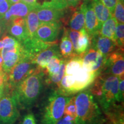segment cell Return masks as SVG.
Wrapping results in <instances>:
<instances>
[{
  "instance_id": "cell-25",
  "label": "cell",
  "mask_w": 124,
  "mask_h": 124,
  "mask_svg": "<svg viewBox=\"0 0 124 124\" xmlns=\"http://www.w3.org/2000/svg\"><path fill=\"white\" fill-rule=\"evenodd\" d=\"M65 60L62 56H55L49 60L42 72L47 77L55 75L59 71L63 62Z\"/></svg>"
},
{
  "instance_id": "cell-2",
  "label": "cell",
  "mask_w": 124,
  "mask_h": 124,
  "mask_svg": "<svg viewBox=\"0 0 124 124\" xmlns=\"http://www.w3.org/2000/svg\"><path fill=\"white\" fill-rule=\"evenodd\" d=\"M118 83V77L110 74H100L91 84L89 91L97 98L104 111L117 105Z\"/></svg>"
},
{
  "instance_id": "cell-19",
  "label": "cell",
  "mask_w": 124,
  "mask_h": 124,
  "mask_svg": "<svg viewBox=\"0 0 124 124\" xmlns=\"http://www.w3.org/2000/svg\"><path fill=\"white\" fill-rule=\"evenodd\" d=\"M91 44V36L86 32L85 28L81 29L79 31V36L78 39L75 53L82 58L83 54L89 49Z\"/></svg>"
},
{
  "instance_id": "cell-24",
  "label": "cell",
  "mask_w": 124,
  "mask_h": 124,
  "mask_svg": "<svg viewBox=\"0 0 124 124\" xmlns=\"http://www.w3.org/2000/svg\"><path fill=\"white\" fill-rule=\"evenodd\" d=\"M69 25L71 29L74 31H79L85 28V10L82 4L72 15Z\"/></svg>"
},
{
  "instance_id": "cell-15",
  "label": "cell",
  "mask_w": 124,
  "mask_h": 124,
  "mask_svg": "<svg viewBox=\"0 0 124 124\" xmlns=\"http://www.w3.org/2000/svg\"><path fill=\"white\" fill-rule=\"evenodd\" d=\"M35 8L23 2L22 1L11 5L8 10L1 17L7 26V29L8 25L13 18L16 17L25 18L28 14Z\"/></svg>"
},
{
  "instance_id": "cell-32",
  "label": "cell",
  "mask_w": 124,
  "mask_h": 124,
  "mask_svg": "<svg viewBox=\"0 0 124 124\" xmlns=\"http://www.w3.org/2000/svg\"><path fill=\"white\" fill-rule=\"evenodd\" d=\"M124 76L119 77L118 90V102H123L124 92Z\"/></svg>"
},
{
  "instance_id": "cell-36",
  "label": "cell",
  "mask_w": 124,
  "mask_h": 124,
  "mask_svg": "<svg viewBox=\"0 0 124 124\" xmlns=\"http://www.w3.org/2000/svg\"><path fill=\"white\" fill-rule=\"evenodd\" d=\"M22 124H37L35 116L32 113H28L23 117Z\"/></svg>"
},
{
  "instance_id": "cell-26",
  "label": "cell",
  "mask_w": 124,
  "mask_h": 124,
  "mask_svg": "<svg viewBox=\"0 0 124 124\" xmlns=\"http://www.w3.org/2000/svg\"><path fill=\"white\" fill-rule=\"evenodd\" d=\"M104 112L111 124H124V112L121 107L116 105Z\"/></svg>"
},
{
  "instance_id": "cell-33",
  "label": "cell",
  "mask_w": 124,
  "mask_h": 124,
  "mask_svg": "<svg viewBox=\"0 0 124 124\" xmlns=\"http://www.w3.org/2000/svg\"><path fill=\"white\" fill-rule=\"evenodd\" d=\"M100 1L109 10L110 13L112 15L118 0H100Z\"/></svg>"
},
{
  "instance_id": "cell-34",
  "label": "cell",
  "mask_w": 124,
  "mask_h": 124,
  "mask_svg": "<svg viewBox=\"0 0 124 124\" xmlns=\"http://www.w3.org/2000/svg\"><path fill=\"white\" fill-rule=\"evenodd\" d=\"M56 124H77L76 118L64 114L63 117L58 121Z\"/></svg>"
},
{
  "instance_id": "cell-29",
  "label": "cell",
  "mask_w": 124,
  "mask_h": 124,
  "mask_svg": "<svg viewBox=\"0 0 124 124\" xmlns=\"http://www.w3.org/2000/svg\"><path fill=\"white\" fill-rule=\"evenodd\" d=\"M112 16L115 18L117 24H124V4L118 1L114 9Z\"/></svg>"
},
{
  "instance_id": "cell-42",
  "label": "cell",
  "mask_w": 124,
  "mask_h": 124,
  "mask_svg": "<svg viewBox=\"0 0 124 124\" xmlns=\"http://www.w3.org/2000/svg\"><path fill=\"white\" fill-rule=\"evenodd\" d=\"M8 1L10 5H13L14 4H16V3H17L18 2H20L21 0H8Z\"/></svg>"
},
{
  "instance_id": "cell-21",
  "label": "cell",
  "mask_w": 124,
  "mask_h": 124,
  "mask_svg": "<svg viewBox=\"0 0 124 124\" xmlns=\"http://www.w3.org/2000/svg\"><path fill=\"white\" fill-rule=\"evenodd\" d=\"M117 25V21L115 18L111 16L102 23L98 33L103 36L112 40L115 43V32Z\"/></svg>"
},
{
  "instance_id": "cell-9",
  "label": "cell",
  "mask_w": 124,
  "mask_h": 124,
  "mask_svg": "<svg viewBox=\"0 0 124 124\" xmlns=\"http://www.w3.org/2000/svg\"><path fill=\"white\" fill-rule=\"evenodd\" d=\"M0 52L4 62L2 71L5 74L8 73L10 70L21 59L27 56L29 57L23 45L20 42L15 46L4 48Z\"/></svg>"
},
{
  "instance_id": "cell-4",
  "label": "cell",
  "mask_w": 124,
  "mask_h": 124,
  "mask_svg": "<svg viewBox=\"0 0 124 124\" xmlns=\"http://www.w3.org/2000/svg\"><path fill=\"white\" fill-rule=\"evenodd\" d=\"M98 75L83 66L75 74L64 75L58 85V90L63 95L70 96L84 90L91 84Z\"/></svg>"
},
{
  "instance_id": "cell-31",
  "label": "cell",
  "mask_w": 124,
  "mask_h": 124,
  "mask_svg": "<svg viewBox=\"0 0 124 124\" xmlns=\"http://www.w3.org/2000/svg\"><path fill=\"white\" fill-rule=\"evenodd\" d=\"M68 35H69V37L70 39L72 42V46H73L74 52L77 48V41L78 39L79 38V31H74L72 29H67Z\"/></svg>"
},
{
  "instance_id": "cell-1",
  "label": "cell",
  "mask_w": 124,
  "mask_h": 124,
  "mask_svg": "<svg viewBox=\"0 0 124 124\" xmlns=\"http://www.w3.org/2000/svg\"><path fill=\"white\" fill-rule=\"evenodd\" d=\"M43 75L37 68L12 91L19 109H29L35 104L42 90Z\"/></svg>"
},
{
  "instance_id": "cell-18",
  "label": "cell",
  "mask_w": 124,
  "mask_h": 124,
  "mask_svg": "<svg viewBox=\"0 0 124 124\" xmlns=\"http://www.w3.org/2000/svg\"><path fill=\"white\" fill-rule=\"evenodd\" d=\"M59 51L62 56L66 60H69L77 56V54L74 52L73 46L70 39L67 29L66 28H64V33L60 41Z\"/></svg>"
},
{
  "instance_id": "cell-27",
  "label": "cell",
  "mask_w": 124,
  "mask_h": 124,
  "mask_svg": "<svg viewBox=\"0 0 124 124\" xmlns=\"http://www.w3.org/2000/svg\"><path fill=\"white\" fill-rule=\"evenodd\" d=\"M66 62L67 60L65 59L64 61L62 63L61 67H60L59 71L55 75L46 78V82L48 85H56L58 86L60 80H62V78L64 75L65 65H66Z\"/></svg>"
},
{
  "instance_id": "cell-3",
  "label": "cell",
  "mask_w": 124,
  "mask_h": 124,
  "mask_svg": "<svg viewBox=\"0 0 124 124\" xmlns=\"http://www.w3.org/2000/svg\"><path fill=\"white\" fill-rule=\"evenodd\" d=\"M77 108V124H97L101 120V112L94 95L89 90L82 91L75 100Z\"/></svg>"
},
{
  "instance_id": "cell-11",
  "label": "cell",
  "mask_w": 124,
  "mask_h": 124,
  "mask_svg": "<svg viewBox=\"0 0 124 124\" xmlns=\"http://www.w3.org/2000/svg\"><path fill=\"white\" fill-rule=\"evenodd\" d=\"M104 70L118 77L124 76V49L117 48L108 56Z\"/></svg>"
},
{
  "instance_id": "cell-12",
  "label": "cell",
  "mask_w": 124,
  "mask_h": 124,
  "mask_svg": "<svg viewBox=\"0 0 124 124\" xmlns=\"http://www.w3.org/2000/svg\"><path fill=\"white\" fill-rule=\"evenodd\" d=\"M7 31L21 44L29 38L26 25L25 18H13L8 25Z\"/></svg>"
},
{
  "instance_id": "cell-10",
  "label": "cell",
  "mask_w": 124,
  "mask_h": 124,
  "mask_svg": "<svg viewBox=\"0 0 124 124\" xmlns=\"http://www.w3.org/2000/svg\"><path fill=\"white\" fill-rule=\"evenodd\" d=\"M62 24L60 21L41 23L35 33V37L44 42L56 41L61 30Z\"/></svg>"
},
{
  "instance_id": "cell-23",
  "label": "cell",
  "mask_w": 124,
  "mask_h": 124,
  "mask_svg": "<svg viewBox=\"0 0 124 124\" xmlns=\"http://www.w3.org/2000/svg\"><path fill=\"white\" fill-rule=\"evenodd\" d=\"M25 21L29 38H35L36 32L40 24L35 8L28 14L25 17Z\"/></svg>"
},
{
  "instance_id": "cell-5",
  "label": "cell",
  "mask_w": 124,
  "mask_h": 124,
  "mask_svg": "<svg viewBox=\"0 0 124 124\" xmlns=\"http://www.w3.org/2000/svg\"><path fill=\"white\" fill-rule=\"evenodd\" d=\"M70 98L58 90L49 94L45 102L41 114V124H56L64 114V108Z\"/></svg>"
},
{
  "instance_id": "cell-44",
  "label": "cell",
  "mask_w": 124,
  "mask_h": 124,
  "mask_svg": "<svg viewBox=\"0 0 124 124\" xmlns=\"http://www.w3.org/2000/svg\"><path fill=\"white\" fill-rule=\"evenodd\" d=\"M119 1H120L121 2V3H122V4H124V0H118Z\"/></svg>"
},
{
  "instance_id": "cell-28",
  "label": "cell",
  "mask_w": 124,
  "mask_h": 124,
  "mask_svg": "<svg viewBox=\"0 0 124 124\" xmlns=\"http://www.w3.org/2000/svg\"><path fill=\"white\" fill-rule=\"evenodd\" d=\"M115 43L118 48L124 49V24H117L115 32Z\"/></svg>"
},
{
  "instance_id": "cell-7",
  "label": "cell",
  "mask_w": 124,
  "mask_h": 124,
  "mask_svg": "<svg viewBox=\"0 0 124 124\" xmlns=\"http://www.w3.org/2000/svg\"><path fill=\"white\" fill-rule=\"evenodd\" d=\"M20 116L19 108L12 90L4 86L0 99V124H15Z\"/></svg>"
},
{
  "instance_id": "cell-14",
  "label": "cell",
  "mask_w": 124,
  "mask_h": 124,
  "mask_svg": "<svg viewBox=\"0 0 124 124\" xmlns=\"http://www.w3.org/2000/svg\"><path fill=\"white\" fill-rule=\"evenodd\" d=\"M55 56H62L59 48L56 43L36 55L32 59V62L37 68L42 71L49 60Z\"/></svg>"
},
{
  "instance_id": "cell-16",
  "label": "cell",
  "mask_w": 124,
  "mask_h": 124,
  "mask_svg": "<svg viewBox=\"0 0 124 124\" xmlns=\"http://www.w3.org/2000/svg\"><path fill=\"white\" fill-rule=\"evenodd\" d=\"M91 38L93 48L100 51L106 58L111 52L118 48L112 40L101 35L98 32L91 36Z\"/></svg>"
},
{
  "instance_id": "cell-40",
  "label": "cell",
  "mask_w": 124,
  "mask_h": 124,
  "mask_svg": "<svg viewBox=\"0 0 124 124\" xmlns=\"http://www.w3.org/2000/svg\"><path fill=\"white\" fill-rule=\"evenodd\" d=\"M6 82V74L4 72H0V87L5 86Z\"/></svg>"
},
{
  "instance_id": "cell-38",
  "label": "cell",
  "mask_w": 124,
  "mask_h": 124,
  "mask_svg": "<svg viewBox=\"0 0 124 124\" xmlns=\"http://www.w3.org/2000/svg\"><path fill=\"white\" fill-rule=\"evenodd\" d=\"M23 2L29 5L32 6V7H36L38 5H39V4H38L37 1L38 0H21Z\"/></svg>"
},
{
  "instance_id": "cell-20",
  "label": "cell",
  "mask_w": 124,
  "mask_h": 124,
  "mask_svg": "<svg viewBox=\"0 0 124 124\" xmlns=\"http://www.w3.org/2000/svg\"><path fill=\"white\" fill-rule=\"evenodd\" d=\"M100 53V51L94 48L88 49L82 56L83 66L88 70L94 72V70L97 63Z\"/></svg>"
},
{
  "instance_id": "cell-8",
  "label": "cell",
  "mask_w": 124,
  "mask_h": 124,
  "mask_svg": "<svg viewBox=\"0 0 124 124\" xmlns=\"http://www.w3.org/2000/svg\"><path fill=\"white\" fill-rule=\"evenodd\" d=\"M40 23L59 21L64 15L66 4L63 0H51L35 8Z\"/></svg>"
},
{
  "instance_id": "cell-43",
  "label": "cell",
  "mask_w": 124,
  "mask_h": 124,
  "mask_svg": "<svg viewBox=\"0 0 124 124\" xmlns=\"http://www.w3.org/2000/svg\"><path fill=\"white\" fill-rule=\"evenodd\" d=\"M4 86L0 87V99H1V97H2L3 93H4Z\"/></svg>"
},
{
  "instance_id": "cell-17",
  "label": "cell",
  "mask_w": 124,
  "mask_h": 124,
  "mask_svg": "<svg viewBox=\"0 0 124 124\" xmlns=\"http://www.w3.org/2000/svg\"><path fill=\"white\" fill-rule=\"evenodd\" d=\"M56 43V41L52 43L44 42L35 37L33 38H28L21 44L28 55L32 59L36 55Z\"/></svg>"
},
{
  "instance_id": "cell-41",
  "label": "cell",
  "mask_w": 124,
  "mask_h": 124,
  "mask_svg": "<svg viewBox=\"0 0 124 124\" xmlns=\"http://www.w3.org/2000/svg\"><path fill=\"white\" fill-rule=\"evenodd\" d=\"M3 59L1 55V52H0V72H3L2 67H3Z\"/></svg>"
},
{
  "instance_id": "cell-13",
  "label": "cell",
  "mask_w": 124,
  "mask_h": 124,
  "mask_svg": "<svg viewBox=\"0 0 124 124\" xmlns=\"http://www.w3.org/2000/svg\"><path fill=\"white\" fill-rule=\"evenodd\" d=\"M82 5L85 10V29L91 36L99 32L102 25L97 19L91 1H85Z\"/></svg>"
},
{
  "instance_id": "cell-39",
  "label": "cell",
  "mask_w": 124,
  "mask_h": 124,
  "mask_svg": "<svg viewBox=\"0 0 124 124\" xmlns=\"http://www.w3.org/2000/svg\"><path fill=\"white\" fill-rule=\"evenodd\" d=\"M65 1L69 7H75L79 4L80 0H65Z\"/></svg>"
},
{
  "instance_id": "cell-30",
  "label": "cell",
  "mask_w": 124,
  "mask_h": 124,
  "mask_svg": "<svg viewBox=\"0 0 124 124\" xmlns=\"http://www.w3.org/2000/svg\"><path fill=\"white\" fill-rule=\"evenodd\" d=\"M75 100V97H71L69 99V101L65 106L64 114L76 118H77V108H76Z\"/></svg>"
},
{
  "instance_id": "cell-6",
  "label": "cell",
  "mask_w": 124,
  "mask_h": 124,
  "mask_svg": "<svg viewBox=\"0 0 124 124\" xmlns=\"http://www.w3.org/2000/svg\"><path fill=\"white\" fill-rule=\"evenodd\" d=\"M36 69L32 59L28 56L23 58L6 74L5 86L12 91L20 82L33 73Z\"/></svg>"
},
{
  "instance_id": "cell-35",
  "label": "cell",
  "mask_w": 124,
  "mask_h": 124,
  "mask_svg": "<svg viewBox=\"0 0 124 124\" xmlns=\"http://www.w3.org/2000/svg\"><path fill=\"white\" fill-rule=\"evenodd\" d=\"M11 5L8 0H0V17H2L7 12Z\"/></svg>"
},
{
  "instance_id": "cell-37",
  "label": "cell",
  "mask_w": 124,
  "mask_h": 124,
  "mask_svg": "<svg viewBox=\"0 0 124 124\" xmlns=\"http://www.w3.org/2000/svg\"><path fill=\"white\" fill-rule=\"evenodd\" d=\"M7 31V26L3 21L2 18L0 17V39L5 35Z\"/></svg>"
},
{
  "instance_id": "cell-22",
  "label": "cell",
  "mask_w": 124,
  "mask_h": 124,
  "mask_svg": "<svg viewBox=\"0 0 124 124\" xmlns=\"http://www.w3.org/2000/svg\"><path fill=\"white\" fill-rule=\"evenodd\" d=\"M91 3L97 19L101 25L112 16L109 10L102 4L100 0H92Z\"/></svg>"
}]
</instances>
